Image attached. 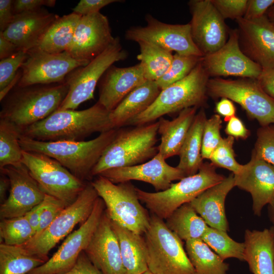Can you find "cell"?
<instances>
[{"label":"cell","mask_w":274,"mask_h":274,"mask_svg":"<svg viewBox=\"0 0 274 274\" xmlns=\"http://www.w3.org/2000/svg\"><path fill=\"white\" fill-rule=\"evenodd\" d=\"M165 222L171 231L185 242L201 239L209 227L190 202L176 209Z\"/></svg>","instance_id":"d6a6232c"},{"label":"cell","mask_w":274,"mask_h":274,"mask_svg":"<svg viewBox=\"0 0 274 274\" xmlns=\"http://www.w3.org/2000/svg\"><path fill=\"white\" fill-rule=\"evenodd\" d=\"M224 19L244 17L248 0H211Z\"/></svg>","instance_id":"bcb514c9"},{"label":"cell","mask_w":274,"mask_h":274,"mask_svg":"<svg viewBox=\"0 0 274 274\" xmlns=\"http://www.w3.org/2000/svg\"><path fill=\"white\" fill-rule=\"evenodd\" d=\"M207 92L214 97H225L237 103L262 127L274 124V99L263 91L257 80L209 79Z\"/></svg>","instance_id":"8fae6325"},{"label":"cell","mask_w":274,"mask_h":274,"mask_svg":"<svg viewBox=\"0 0 274 274\" xmlns=\"http://www.w3.org/2000/svg\"><path fill=\"white\" fill-rule=\"evenodd\" d=\"M225 131L228 136L237 139H246L250 133L242 121L236 116L231 118L227 122Z\"/></svg>","instance_id":"816d5d0a"},{"label":"cell","mask_w":274,"mask_h":274,"mask_svg":"<svg viewBox=\"0 0 274 274\" xmlns=\"http://www.w3.org/2000/svg\"><path fill=\"white\" fill-rule=\"evenodd\" d=\"M192 18L189 22L192 39L203 56L221 48L227 42L229 30L224 19L211 0L188 2Z\"/></svg>","instance_id":"2e32d148"},{"label":"cell","mask_w":274,"mask_h":274,"mask_svg":"<svg viewBox=\"0 0 274 274\" xmlns=\"http://www.w3.org/2000/svg\"><path fill=\"white\" fill-rule=\"evenodd\" d=\"M56 4L55 0H15L13 8L14 14L33 11L43 6L53 7Z\"/></svg>","instance_id":"681fc988"},{"label":"cell","mask_w":274,"mask_h":274,"mask_svg":"<svg viewBox=\"0 0 274 274\" xmlns=\"http://www.w3.org/2000/svg\"><path fill=\"white\" fill-rule=\"evenodd\" d=\"M148 270L153 274H196L182 241L152 214L145 233Z\"/></svg>","instance_id":"52a82bcc"},{"label":"cell","mask_w":274,"mask_h":274,"mask_svg":"<svg viewBox=\"0 0 274 274\" xmlns=\"http://www.w3.org/2000/svg\"><path fill=\"white\" fill-rule=\"evenodd\" d=\"M226 177L218 174L212 163H203L195 175L185 177L172 183L165 190L149 192L136 187L140 200L152 214L166 220L182 205L192 201L210 187L221 182Z\"/></svg>","instance_id":"8992f818"},{"label":"cell","mask_w":274,"mask_h":274,"mask_svg":"<svg viewBox=\"0 0 274 274\" xmlns=\"http://www.w3.org/2000/svg\"><path fill=\"white\" fill-rule=\"evenodd\" d=\"M202 57L175 53L167 71L155 81L161 90L186 77L201 60Z\"/></svg>","instance_id":"ab89813d"},{"label":"cell","mask_w":274,"mask_h":274,"mask_svg":"<svg viewBox=\"0 0 274 274\" xmlns=\"http://www.w3.org/2000/svg\"><path fill=\"white\" fill-rule=\"evenodd\" d=\"M19 51L14 43L7 39L0 32V60L7 58Z\"/></svg>","instance_id":"6f0895ef"},{"label":"cell","mask_w":274,"mask_h":274,"mask_svg":"<svg viewBox=\"0 0 274 274\" xmlns=\"http://www.w3.org/2000/svg\"><path fill=\"white\" fill-rule=\"evenodd\" d=\"M197 109V107L185 109L172 120L163 117L159 119L158 133L160 135V143L158 150V153L165 159L179 155L196 114Z\"/></svg>","instance_id":"f1b7e54d"},{"label":"cell","mask_w":274,"mask_h":274,"mask_svg":"<svg viewBox=\"0 0 274 274\" xmlns=\"http://www.w3.org/2000/svg\"><path fill=\"white\" fill-rule=\"evenodd\" d=\"M244 261L253 274H274V228L246 229Z\"/></svg>","instance_id":"4316f807"},{"label":"cell","mask_w":274,"mask_h":274,"mask_svg":"<svg viewBox=\"0 0 274 274\" xmlns=\"http://www.w3.org/2000/svg\"><path fill=\"white\" fill-rule=\"evenodd\" d=\"M185 250L196 274H227L229 264L201 239L186 241Z\"/></svg>","instance_id":"836d02e7"},{"label":"cell","mask_w":274,"mask_h":274,"mask_svg":"<svg viewBox=\"0 0 274 274\" xmlns=\"http://www.w3.org/2000/svg\"><path fill=\"white\" fill-rule=\"evenodd\" d=\"M268 215L270 221L274 226V199L268 205Z\"/></svg>","instance_id":"91938a15"},{"label":"cell","mask_w":274,"mask_h":274,"mask_svg":"<svg viewBox=\"0 0 274 274\" xmlns=\"http://www.w3.org/2000/svg\"><path fill=\"white\" fill-rule=\"evenodd\" d=\"M127 56L119 38L87 65L71 72L66 78L68 93L57 110H76L82 103L93 98L95 87L107 70Z\"/></svg>","instance_id":"7c38bea8"},{"label":"cell","mask_w":274,"mask_h":274,"mask_svg":"<svg viewBox=\"0 0 274 274\" xmlns=\"http://www.w3.org/2000/svg\"><path fill=\"white\" fill-rule=\"evenodd\" d=\"M20 130L10 121L0 120V169L22 163L23 150L19 143Z\"/></svg>","instance_id":"8d00e7d4"},{"label":"cell","mask_w":274,"mask_h":274,"mask_svg":"<svg viewBox=\"0 0 274 274\" xmlns=\"http://www.w3.org/2000/svg\"><path fill=\"white\" fill-rule=\"evenodd\" d=\"M142 274H153V273L150 271H149L148 270L146 271V272H144Z\"/></svg>","instance_id":"6125c7cd"},{"label":"cell","mask_w":274,"mask_h":274,"mask_svg":"<svg viewBox=\"0 0 274 274\" xmlns=\"http://www.w3.org/2000/svg\"><path fill=\"white\" fill-rule=\"evenodd\" d=\"M120 0H81L73 9L74 13L81 16L100 12V10L114 3L121 2Z\"/></svg>","instance_id":"7dc6e473"},{"label":"cell","mask_w":274,"mask_h":274,"mask_svg":"<svg viewBox=\"0 0 274 274\" xmlns=\"http://www.w3.org/2000/svg\"><path fill=\"white\" fill-rule=\"evenodd\" d=\"M234 174L206 190L190 203L197 213L211 227L227 232L225 201L228 193L235 187Z\"/></svg>","instance_id":"484cf974"},{"label":"cell","mask_w":274,"mask_h":274,"mask_svg":"<svg viewBox=\"0 0 274 274\" xmlns=\"http://www.w3.org/2000/svg\"><path fill=\"white\" fill-rule=\"evenodd\" d=\"M273 228H274V226H273Z\"/></svg>","instance_id":"be15d7a7"},{"label":"cell","mask_w":274,"mask_h":274,"mask_svg":"<svg viewBox=\"0 0 274 274\" xmlns=\"http://www.w3.org/2000/svg\"><path fill=\"white\" fill-rule=\"evenodd\" d=\"M63 274H102L92 263L84 251L80 255L75 265Z\"/></svg>","instance_id":"f907efd6"},{"label":"cell","mask_w":274,"mask_h":274,"mask_svg":"<svg viewBox=\"0 0 274 274\" xmlns=\"http://www.w3.org/2000/svg\"><path fill=\"white\" fill-rule=\"evenodd\" d=\"M108 18L100 12L82 16L66 52L72 57L91 61L114 41Z\"/></svg>","instance_id":"d6986e66"},{"label":"cell","mask_w":274,"mask_h":274,"mask_svg":"<svg viewBox=\"0 0 274 274\" xmlns=\"http://www.w3.org/2000/svg\"><path fill=\"white\" fill-rule=\"evenodd\" d=\"M9 178V195L1 204V219L25 216L44 199L45 193L22 163L1 169Z\"/></svg>","instance_id":"e0dca14e"},{"label":"cell","mask_w":274,"mask_h":274,"mask_svg":"<svg viewBox=\"0 0 274 274\" xmlns=\"http://www.w3.org/2000/svg\"><path fill=\"white\" fill-rule=\"evenodd\" d=\"M257 80L263 91L274 99V68L262 70Z\"/></svg>","instance_id":"db71d44e"},{"label":"cell","mask_w":274,"mask_h":274,"mask_svg":"<svg viewBox=\"0 0 274 274\" xmlns=\"http://www.w3.org/2000/svg\"><path fill=\"white\" fill-rule=\"evenodd\" d=\"M26 51H19L0 61V91L15 78L22 64L28 57Z\"/></svg>","instance_id":"ee69618b"},{"label":"cell","mask_w":274,"mask_h":274,"mask_svg":"<svg viewBox=\"0 0 274 274\" xmlns=\"http://www.w3.org/2000/svg\"><path fill=\"white\" fill-rule=\"evenodd\" d=\"M10 183L8 177L4 173H1L0 178V200L1 204L7 199L6 194L10 190Z\"/></svg>","instance_id":"680465c9"},{"label":"cell","mask_w":274,"mask_h":274,"mask_svg":"<svg viewBox=\"0 0 274 274\" xmlns=\"http://www.w3.org/2000/svg\"><path fill=\"white\" fill-rule=\"evenodd\" d=\"M84 252L102 274H126L119 242L105 210Z\"/></svg>","instance_id":"603a6c76"},{"label":"cell","mask_w":274,"mask_h":274,"mask_svg":"<svg viewBox=\"0 0 274 274\" xmlns=\"http://www.w3.org/2000/svg\"><path fill=\"white\" fill-rule=\"evenodd\" d=\"M140 53L138 59L141 63L147 80L156 81L168 70L173 58L172 52L154 44L138 42Z\"/></svg>","instance_id":"d590c367"},{"label":"cell","mask_w":274,"mask_h":274,"mask_svg":"<svg viewBox=\"0 0 274 274\" xmlns=\"http://www.w3.org/2000/svg\"><path fill=\"white\" fill-rule=\"evenodd\" d=\"M215 111L218 115L224 117L226 122L235 116L236 113V109L232 101L225 97H222L216 104Z\"/></svg>","instance_id":"11a10c76"},{"label":"cell","mask_w":274,"mask_h":274,"mask_svg":"<svg viewBox=\"0 0 274 274\" xmlns=\"http://www.w3.org/2000/svg\"><path fill=\"white\" fill-rule=\"evenodd\" d=\"M81 16L74 12L59 16L47 29L37 46L30 50L53 54L66 51Z\"/></svg>","instance_id":"1f68e13d"},{"label":"cell","mask_w":274,"mask_h":274,"mask_svg":"<svg viewBox=\"0 0 274 274\" xmlns=\"http://www.w3.org/2000/svg\"><path fill=\"white\" fill-rule=\"evenodd\" d=\"M210 76H236L257 80L262 68L242 50L237 29L229 30L226 43L217 51L202 57Z\"/></svg>","instance_id":"ac0fdd59"},{"label":"cell","mask_w":274,"mask_h":274,"mask_svg":"<svg viewBox=\"0 0 274 274\" xmlns=\"http://www.w3.org/2000/svg\"><path fill=\"white\" fill-rule=\"evenodd\" d=\"M165 160L158 153L144 163L109 169L99 175L115 184L132 180L142 181L150 184L157 192L162 191L168 189L173 181L185 177L181 170L177 167L169 165Z\"/></svg>","instance_id":"44dd1931"},{"label":"cell","mask_w":274,"mask_h":274,"mask_svg":"<svg viewBox=\"0 0 274 274\" xmlns=\"http://www.w3.org/2000/svg\"><path fill=\"white\" fill-rule=\"evenodd\" d=\"M46 204L42 212L40 223L35 235L39 234L67 207L62 200L46 194Z\"/></svg>","instance_id":"f6af8a7d"},{"label":"cell","mask_w":274,"mask_h":274,"mask_svg":"<svg viewBox=\"0 0 274 274\" xmlns=\"http://www.w3.org/2000/svg\"><path fill=\"white\" fill-rule=\"evenodd\" d=\"M146 81L140 62L125 67L112 65L101 80L97 101L111 112L133 89Z\"/></svg>","instance_id":"d4e9b609"},{"label":"cell","mask_w":274,"mask_h":274,"mask_svg":"<svg viewBox=\"0 0 274 274\" xmlns=\"http://www.w3.org/2000/svg\"><path fill=\"white\" fill-rule=\"evenodd\" d=\"M274 4V0H248L243 18L249 20L258 19L264 15Z\"/></svg>","instance_id":"c3c4849f"},{"label":"cell","mask_w":274,"mask_h":274,"mask_svg":"<svg viewBox=\"0 0 274 274\" xmlns=\"http://www.w3.org/2000/svg\"><path fill=\"white\" fill-rule=\"evenodd\" d=\"M68 89L65 81L50 84L16 85L1 101V119L12 123L21 131L57 110Z\"/></svg>","instance_id":"7a4b0ae2"},{"label":"cell","mask_w":274,"mask_h":274,"mask_svg":"<svg viewBox=\"0 0 274 274\" xmlns=\"http://www.w3.org/2000/svg\"><path fill=\"white\" fill-rule=\"evenodd\" d=\"M201 239L223 260L234 258L244 261V242L235 241L227 232L209 226Z\"/></svg>","instance_id":"74e56055"},{"label":"cell","mask_w":274,"mask_h":274,"mask_svg":"<svg viewBox=\"0 0 274 274\" xmlns=\"http://www.w3.org/2000/svg\"><path fill=\"white\" fill-rule=\"evenodd\" d=\"M234 178L235 186L250 193L254 214L260 216L263 208L274 199V165L252 155Z\"/></svg>","instance_id":"7402d4cb"},{"label":"cell","mask_w":274,"mask_h":274,"mask_svg":"<svg viewBox=\"0 0 274 274\" xmlns=\"http://www.w3.org/2000/svg\"><path fill=\"white\" fill-rule=\"evenodd\" d=\"M116 132L114 128L91 140L78 141H41L21 134L19 143L24 151L44 154L55 159L84 181L92 177V170Z\"/></svg>","instance_id":"3957f363"},{"label":"cell","mask_w":274,"mask_h":274,"mask_svg":"<svg viewBox=\"0 0 274 274\" xmlns=\"http://www.w3.org/2000/svg\"><path fill=\"white\" fill-rule=\"evenodd\" d=\"M45 204L46 200L44 198L41 203L33 207L25 215L36 233L39 225L41 215Z\"/></svg>","instance_id":"9f6ffc18"},{"label":"cell","mask_w":274,"mask_h":274,"mask_svg":"<svg viewBox=\"0 0 274 274\" xmlns=\"http://www.w3.org/2000/svg\"><path fill=\"white\" fill-rule=\"evenodd\" d=\"M222 120L218 114L213 115L205 122L201 148V156L203 159H210L211 155L220 142Z\"/></svg>","instance_id":"b9f144b4"},{"label":"cell","mask_w":274,"mask_h":274,"mask_svg":"<svg viewBox=\"0 0 274 274\" xmlns=\"http://www.w3.org/2000/svg\"><path fill=\"white\" fill-rule=\"evenodd\" d=\"M118 239L126 274H142L148 270L145 238L111 220Z\"/></svg>","instance_id":"f546056e"},{"label":"cell","mask_w":274,"mask_h":274,"mask_svg":"<svg viewBox=\"0 0 274 274\" xmlns=\"http://www.w3.org/2000/svg\"><path fill=\"white\" fill-rule=\"evenodd\" d=\"M145 18V26H132L126 31V40L137 43L150 42L180 55L203 56L192 39L189 23L167 24L150 14L147 15Z\"/></svg>","instance_id":"4fadbf2b"},{"label":"cell","mask_w":274,"mask_h":274,"mask_svg":"<svg viewBox=\"0 0 274 274\" xmlns=\"http://www.w3.org/2000/svg\"><path fill=\"white\" fill-rule=\"evenodd\" d=\"M45 262L22 246L0 244V274H28Z\"/></svg>","instance_id":"e575fe53"},{"label":"cell","mask_w":274,"mask_h":274,"mask_svg":"<svg viewBox=\"0 0 274 274\" xmlns=\"http://www.w3.org/2000/svg\"><path fill=\"white\" fill-rule=\"evenodd\" d=\"M234 141V138L231 136L222 138L212 153L210 160L216 167L224 168L235 175L241 170L243 165L238 163L235 158L233 149Z\"/></svg>","instance_id":"60d3db41"},{"label":"cell","mask_w":274,"mask_h":274,"mask_svg":"<svg viewBox=\"0 0 274 274\" xmlns=\"http://www.w3.org/2000/svg\"><path fill=\"white\" fill-rule=\"evenodd\" d=\"M110 111L98 101L80 111L56 110L45 119L25 127L21 134L41 141H83L95 132L113 127Z\"/></svg>","instance_id":"6da1fadb"},{"label":"cell","mask_w":274,"mask_h":274,"mask_svg":"<svg viewBox=\"0 0 274 274\" xmlns=\"http://www.w3.org/2000/svg\"><path fill=\"white\" fill-rule=\"evenodd\" d=\"M158 121L117 129L116 135L91 172V176L114 168L144 163L158 153Z\"/></svg>","instance_id":"277c9868"},{"label":"cell","mask_w":274,"mask_h":274,"mask_svg":"<svg viewBox=\"0 0 274 274\" xmlns=\"http://www.w3.org/2000/svg\"><path fill=\"white\" fill-rule=\"evenodd\" d=\"M252 155L274 165V125L258 129Z\"/></svg>","instance_id":"7bdbcfd3"},{"label":"cell","mask_w":274,"mask_h":274,"mask_svg":"<svg viewBox=\"0 0 274 274\" xmlns=\"http://www.w3.org/2000/svg\"><path fill=\"white\" fill-rule=\"evenodd\" d=\"M240 47L262 70L274 68V23L266 15L249 20H236Z\"/></svg>","instance_id":"ffe728a7"},{"label":"cell","mask_w":274,"mask_h":274,"mask_svg":"<svg viewBox=\"0 0 274 274\" xmlns=\"http://www.w3.org/2000/svg\"><path fill=\"white\" fill-rule=\"evenodd\" d=\"M105 208L103 200L99 197L88 219L78 229L68 234L50 259L28 274H63L71 270L88 245Z\"/></svg>","instance_id":"5bb4252c"},{"label":"cell","mask_w":274,"mask_h":274,"mask_svg":"<svg viewBox=\"0 0 274 274\" xmlns=\"http://www.w3.org/2000/svg\"><path fill=\"white\" fill-rule=\"evenodd\" d=\"M13 1H0V31L3 32L12 21L14 17Z\"/></svg>","instance_id":"f5cc1de1"},{"label":"cell","mask_w":274,"mask_h":274,"mask_svg":"<svg viewBox=\"0 0 274 274\" xmlns=\"http://www.w3.org/2000/svg\"><path fill=\"white\" fill-rule=\"evenodd\" d=\"M209 77L201 60L186 77L162 89L154 102L126 125L148 124L165 115L202 106L207 98Z\"/></svg>","instance_id":"5b68a950"},{"label":"cell","mask_w":274,"mask_h":274,"mask_svg":"<svg viewBox=\"0 0 274 274\" xmlns=\"http://www.w3.org/2000/svg\"><path fill=\"white\" fill-rule=\"evenodd\" d=\"M207 119L204 110L202 108L196 113L181 149L180 160L176 167L185 177L196 174L203 164L202 140Z\"/></svg>","instance_id":"4dcf8cb0"},{"label":"cell","mask_w":274,"mask_h":274,"mask_svg":"<svg viewBox=\"0 0 274 274\" xmlns=\"http://www.w3.org/2000/svg\"><path fill=\"white\" fill-rule=\"evenodd\" d=\"M91 185L104 201L110 219L136 233L144 234L150 216L140 203L136 187L129 182L115 184L100 175Z\"/></svg>","instance_id":"ba28073f"},{"label":"cell","mask_w":274,"mask_h":274,"mask_svg":"<svg viewBox=\"0 0 274 274\" xmlns=\"http://www.w3.org/2000/svg\"><path fill=\"white\" fill-rule=\"evenodd\" d=\"M267 16L274 23V4L269 8Z\"/></svg>","instance_id":"94428289"},{"label":"cell","mask_w":274,"mask_h":274,"mask_svg":"<svg viewBox=\"0 0 274 274\" xmlns=\"http://www.w3.org/2000/svg\"><path fill=\"white\" fill-rule=\"evenodd\" d=\"M27 52L28 57L20 68L18 86L64 82L71 72L90 62L75 59L66 51L57 54L37 50Z\"/></svg>","instance_id":"9a60e30c"},{"label":"cell","mask_w":274,"mask_h":274,"mask_svg":"<svg viewBox=\"0 0 274 274\" xmlns=\"http://www.w3.org/2000/svg\"><path fill=\"white\" fill-rule=\"evenodd\" d=\"M35 233L25 216L2 219L0 222L1 243L21 246L29 242Z\"/></svg>","instance_id":"f35d334b"},{"label":"cell","mask_w":274,"mask_h":274,"mask_svg":"<svg viewBox=\"0 0 274 274\" xmlns=\"http://www.w3.org/2000/svg\"><path fill=\"white\" fill-rule=\"evenodd\" d=\"M22 163L45 194L68 205L76 200L86 185L58 161L44 154L23 150Z\"/></svg>","instance_id":"30bf717a"},{"label":"cell","mask_w":274,"mask_h":274,"mask_svg":"<svg viewBox=\"0 0 274 274\" xmlns=\"http://www.w3.org/2000/svg\"><path fill=\"white\" fill-rule=\"evenodd\" d=\"M161 89L155 81L147 80L133 89L110 112V118L114 128H119L146 111L156 100Z\"/></svg>","instance_id":"83f0119b"},{"label":"cell","mask_w":274,"mask_h":274,"mask_svg":"<svg viewBox=\"0 0 274 274\" xmlns=\"http://www.w3.org/2000/svg\"><path fill=\"white\" fill-rule=\"evenodd\" d=\"M59 17L44 8L16 14L8 27L0 32L20 51L28 52L37 46L47 29Z\"/></svg>","instance_id":"cb8c5ba5"},{"label":"cell","mask_w":274,"mask_h":274,"mask_svg":"<svg viewBox=\"0 0 274 274\" xmlns=\"http://www.w3.org/2000/svg\"><path fill=\"white\" fill-rule=\"evenodd\" d=\"M98 197L91 183L86 184L76 200L66 207L46 229L21 246L30 254L46 262L49 251L70 234L78 224H82L88 219Z\"/></svg>","instance_id":"9c48e42d"}]
</instances>
